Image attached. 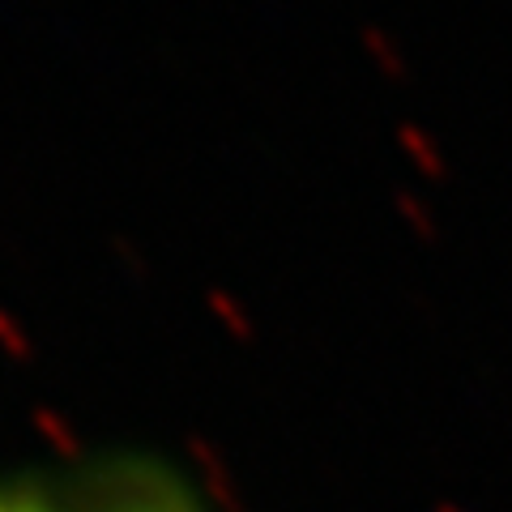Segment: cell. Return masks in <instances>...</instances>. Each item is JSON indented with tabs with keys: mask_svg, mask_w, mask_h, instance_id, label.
Masks as SVG:
<instances>
[{
	"mask_svg": "<svg viewBox=\"0 0 512 512\" xmlns=\"http://www.w3.org/2000/svg\"><path fill=\"white\" fill-rule=\"evenodd\" d=\"M0 512H184L175 504V495L167 487L146 491V487H128L116 500H103V504H86V508H39V504H5L0 500Z\"/></svg>",
	"mask_w": 512,
	"mask_h": 512,
	"instance_id": "obj_1",
	"label": "cell"
}]
</instances>
